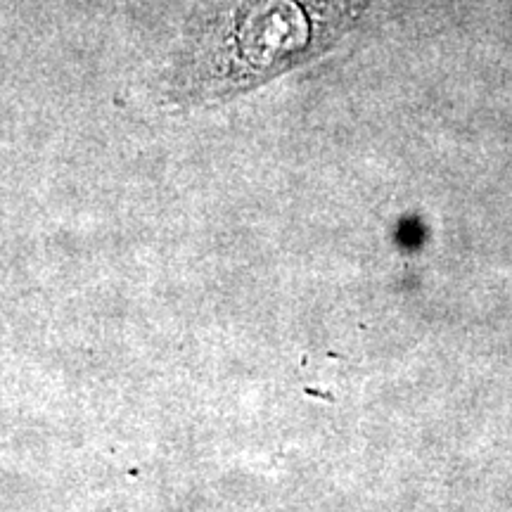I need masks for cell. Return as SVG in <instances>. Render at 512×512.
Returning <instances> with one entry per match:
<instances>
[{
	"label": "cell",
	"instance_id": "1",
	"mask_svg": "<svg viewBox=\"0 0 512 512\" xmlns=\"http://www.w3.org/2000/svg\"><path fill=\"white\" fill-rule=\"evenodd\" d=\"M368 0H240L209 22L176 72L185 98H223L330 46Z\"/></svg>",
	"mask_w": 512,
	"mask_h": 512
}]
</instances>
